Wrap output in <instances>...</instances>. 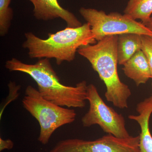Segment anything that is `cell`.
Masks as SVG:
<instances>
[{"label":"cell","mask_w":152,"mask_h":152,"mask_svg":"<svg viewBox=\"0 0 152 152\" xmlns=\"http://www.w3.org/2000/svg\"><path fill=\"white\" fill-rule=\"evenodd\" d=\"M5 66L10 72H21L31 76L37 83L41 96L53 103L69 108H83L86 106L87 82L82 81L75 86L63 84L49 59L27 64L12 58L6 62Z\"/></svg>","instance_id":"1"},{"label":"cell","mask_w":152,"mask_h":152,"mask_svg":"<svg viewBox=\"0 0 152 152\" xmlns=\"http://www.w3.org/2000/svg\"><path fill=\"white\" fill-rule=\"evenodd\" d=\"M118 35L108 36L94 45L81 47L78 53L90 63L106 86L105 97L118 108H128L130 89L121 82L118 72L117 43Z\"/></svg>","instance_id":"2"},{"label":"cell","mask_w":152,"mask_h":152,"mask_svg":"<svg viewBox=\"0 0 152 152\" xmlns=\"http://www.w3.org/2000/svg\"><path fill=\"white\" fill-rule=\"evenodd\" d=\"M23 44L31 58H54L58 65L75 59L76 53L83 46L96 43L91 26L86 23L77 28L67 27L57 32L49 33L45 39L31 32L25 34Z\"/></svg>","instance_id":"3"},{"label":"cell","mask_w":152,"mask_h":152,"mask_svg":"<svg viewBox=\"0 0 152 152\" xmlns=\"http://www.w3.org/2000/svg\"><path fill=\"white\" fill-rule=\"evenodd\" d=\"M22 104L39 123L40 131L38 140L43 145L49 142L57 129L74 122L77 116L74 109L64 108L47 100L31 86L26 88Z\"/></svg>","instance_id":"4"},{"label":"cell","mask_w":152,"mask_h":152,"mask_svg":"<svg viewBox=\"0 0 152 152\" xmlns=\"http://www.w3.org/2000/svg\"><path fill=\"white\" fill-rule=\"evenodd\" d=\"M90 25L97 42L108 36L134 33L152 37V32L143 24L127 15L117 12L106 14L104 11L82 7L79 10Z\"/></svg>","instance_id":"5"},{"label":"cell","mask_w":152,"mask_h":152,"mask_svg":"<svg viewBox=\"0 0 152 152\" xmlns=\"http://www.w3.org/2000/svg\"><path fill=\"white\" fill-rule=\"evenodd\" d=\"M87 100L89 103V108L82 118L84 127L97 125L105 132L117 137H131L126 128L124 118L104 102L92 84L88 86Z\"/></svg>","instance_id":"6"},{"label":"cell","mask_w":152,"mask_h":152,"mask_svg":"<svg viewBox=\"0 0 152 152\" xmlns=\"http://www.w3.org/2000/svg\"><path fill=\"white\" fill-rule=\"evenodd\" d=\"M140 136L120 138L108 134L94 140L66 139L57 143L50 152H140Z\"/></svg>","instance_id":"7"},{"label":"cell","mask_w":152,"mask_h":152,"mask_svg":"<svg viewBox=\"0 0 152 152\" xmlns=\"http://www.w3.org/2000/svg\"><path fill=\"white\" fill-rule=\"evenodd\" d=\"M28 1L34 5V15L38 20L48 21L60 18L66 22L68 27L77 28L83 25L74 14L60 5L58 0Z\"/></svg>","instance_id":"8"},{"label":"cell","mask_w":152,"mask_h":152,"mask_svg":"<svg viewBox=\"0 0 152 152\" xmlns=\"http://www.w3.org/2000/svg\"><path fill=\"white\" fill-rule=\"evenodd\" d=\"M138 115H130L129 119L137 123L140 128V152H152V136L150 132L149 121L152 113V96L137 104Z\"/></svg>","instance_id":"9"},{"label":"cell","mask_w":152,"mask_h":152,"mask_svg":"<svg viewBox=\"0 0 152 152\" xmlns=\"http://www.w3.org/2000/svg\"><path fill=\"white\" fill-rule=\"evenodd\" d=\"M123 66L125 75L133 80L137 86L146 83L152 79L148 62L142 50L136 53Z\"/></svg>","instance_id":"10"},{"label":"cell","mask_w":152,"mask_h":152,"mask_svg":"<svg viewBox=\"0 0 152 152\" xmlns=\"http://www.w3.org/2000/svg\"><path fill=\"white\" fill-rule=\"evenodd\" d=\"M141 36L134 33L118 35L117 47L118 64L124 65L136 53L142 50Z\"/></svg>","instance_id":"11"},{"label":"cell","mask_w":152,"mask_h":152,"mask_svg":"<svg viewBox=\"0 0 152 152\" xmlns=\"http://www.w3.org/2000/svg\"><path fill=\"white\" fill-rule=\"evenodd\" d=\"M124 13L136 20H141L145 25L152 15V0H129Z\"/></svg>","instance_id":"12"},{"label":"cell","mask_w":152,"mask_h":152,"mask_svg":"<svg viewBox=\"0 0 152 152\" xmlns=\"http://www.w3.org/2000/svg\"><path fill=\"white\" fill-rule=\"evenodd\" d=\"M12 0H0V35L5 36L10 27L13 17L12 9L10 7Z\"/></svg>","instance_id":"13"},{"label":"cell","mask_w":152,"mask_h":152,"mask_svg":"<svg viewBox=\"0 0 152 152\" xmlns=\"http://www.w3.org/2000/svg\"><path fill=\"white\" fill-rule=\"evenodd\" d=\"M142 48L149 64L152 79V37L142 35Z\"/></svg>","instance_id":"14"},{"label":"cell","mask_w":152,"mask_h":152,"mask_svg":"<svg viewBox=\"0 0 152 152\" xmlns=\"http://www.w3.org/2000/svg\"><path fill=\"white\" fill-rule=\"evenodd\" d=\"M14 147L13 142L10 139L4 140L0 138V151L5 150H11Z\"/></svg>","instance_id":"15"},{"label":"cell","mask_w":152,"mask_h":152,"mask_svg":"<svg viewBox=\"0 0 152 152\" xmlns=\"http://www.w3.org/2000/svg\"><path fill=\"white\" fill-rule=\"evenodd\" d=\"M144 25H145L152 32V15L151 18H150L149 20Z\"/></svg>","instance_id":"16"},{"label":"cell","mask_w":152,"mask_h":152,"mask_svg":"<svg viewBox=\"0 0 152 152\" xmlns=\"http://www.w3.org/2000/svg\"></svg>","instance_id":"17"}]
</instances>
